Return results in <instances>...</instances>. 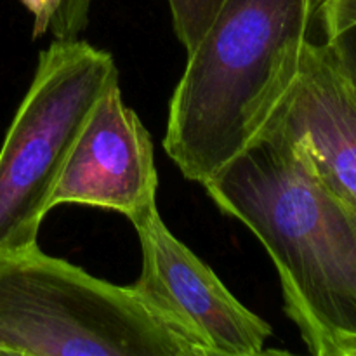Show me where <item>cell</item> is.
Wrapping results in <instances>:
<instances>
[{
	"mask_svg": "<svg viewBox=\"0 0 356 356\" xmlns=\"http://www.w3.org/2000/svg\"><path fill=\"white\" fill-rule=\"evenodd\" d=\"M202 186L270 254L308 350L329 334H356V212L287 136L263 125Z\"/></svg>",
	"mask_w": 356,
	"mask_h": 356,
	"instance_id": "cell-1",
	"label": "cell"
},
{
	"mask_svg": "<svg viewBox=\"0 0 356 356\" xmlns=\"http://www.w3.org/2000/svg\"><path fill=\"white\" fill-rule=\"evenodd\" d=\"M174 33L186 52L193 51L214 23L226 0H167Z\"/></svg>",
	"mask_w": 356,
	"mask_h": 356,
	"instance_id": "cell-8",
	"label": "cell"
},
{
	"mask_svg": "<svg viewBox=\"0 0 356 356\" xmlns=\"http://www.w3.org/2000/svg\"><path fill=\"white\" fill-rule=\"evenodd\" d=\"M315 356H356V334H329L309 348Z\"/></svg>",
	"mask_w": 356,
	"mask_h": 356,
	"instance_id": "cell-11",
	"label": "cell"
},
{
	"mask_svg": "<svg viewBox=\"0 0 356 356\" xmlns=\"http://www.w3.org/2000/svg\"><path fill=\"white\" fill-rule=\"evenodd\" d=\"M65 0H21L24 7L33 14V37H42L51 28L52 19L61 9Z\"/></svg>",
	"mask_w": 356,
	"mask_h": 356,
	"instance_id": "cell-12",
	"label": "cell"
},
{
	"mask_svg": "<svg viewBox=\"0 0 356 356\" xmlns=\"http://www.w3.org/2000/svg\"><path fill=\"white\" fill-rule=\"evenodd\" d=\"M92 0H65L52 19L51 28L54 40H75L89 23V9Z\"/></svg>",
	"mask_w": 356,
	"mask_h": 356,
	"instance_id": "cell-10",
	"label": "cell"
},
{
	"mask_svg": "<svg viewBox=\"0 0 356 356\" xmlns=\"http://www.w3.org/2000/svg\"><path fill=\"white\" fill-rule=\"evenodd\" d=\"M318 0H226L188 52L163 148L205 183L257 136L299 68Z\"/></svg>",
	"mask_w": 356,
	"mask_h": 356,
	"instance_id": "cell-2",
	"label": "cell"
},
{
	"mask_svg": "<svg viewBox=\"0 0 356 356\" xmlns=\"http://www.w3.org/2000/svg\"><path fill=\"white\" fill-rule=\"evenodd\" d=\"M325 44H329L332 51L336 52L337 59L343 65L344 72L348 73L356 90V28L346 31V33L341 35L336 40L325 42Z\"/></svg>",
	"mask_w": 356,
	"mask_h": 356,
	"instance_id": "cell-13",
	"label": "cell"
},
{
	"mask_svg": "<svg viewBox=\"0 0 356 356\" xmlns=\"http://www.w3.org/2000/svg\"><path fill=\"white\" fill-rule=\"evenodd\" d=\"M207 356L134 285L40 247L0 257V356Z\"/></svg>",
	"mask_w": 356,
	"mask_h": 356,
	"instance_id": "cell-3",
	"label": "cell"
},
{
	"mask_svg": "<svg viewBox=\"0 0 356 356\" xmlns=\"http://www.w3.org/2000/svg\"><path fill=\"white\" fill-rule=\"evenodd\" d=\"M156 188L152 136L125 104L120 80H115L76 136L56 184L52 209L86 205L120 212L132 221L156 205Z\"/></svg>",
	"mask_w": 356,
	"mask_h": 356,
	"instance_id": "cell-6",
	"label": "cell"
},
{
	"mask_svg": "<svg viewBox=\"0 0 356 356\" xmlns=\"http://www.w3.org/2000/svg\"><path fill=\"white\" fill-rule=\"evenodd\" d=\"M263 125L287 136L356 212V90L329 44H306L294 79Z\"/></svg>",
	"mask_w": 356,
	"mask_h": 356,
	"instance_id": "cell-7",
	"label": "cell"
},
{
	"mask_svg": "<svg viewBox=\"0 0 356 356\" xmlns=\"http://www.w3.org/2000/svg\"><path fill=\"white\" fill-rule=\"evenodd\" d=\"M120 80L113 56L89 42L52 40L0 146V257L38 247L52 195L90 110Z\"/></svg>",
	"mask_w": 356,
	"mask_h": 356,
	"instance_id": "cell-4",
	"label": "cell"
},
{
	"mask_svg": "<svg viewBox=\"0 0 356 356\" xmlns=\"http://www.w3.org/2000/svg\"><path fill=\"white\" fill-rule=\"evenodd\" d=\"M141 243L134 285L155 308L183 327L207 356L264 353L273 330L243 306L218 275L172 235L156 205L132 219Z\"/></svg>",
	"mask_w": 356,
	"mask_h": 356,
	"instance_id": "cell-5",
	"label": "cell"
},
{
	"mask_svg": "<svg viewBox=\"0 0 356 356\" xmlns=\"http://www.w3.org/2000/svg\"><path fill=\"white\" fill-rule=\"evenodd\" d=\"M315 21L322 28V42L336 40L356 28V0H318Z\"/></svg>",
	"mask_w": 356,
	"mask_h": 356,
	"instance_id": "cell-9",
	"label": "cell"
}]
</instances>
